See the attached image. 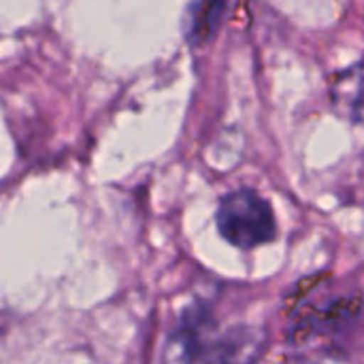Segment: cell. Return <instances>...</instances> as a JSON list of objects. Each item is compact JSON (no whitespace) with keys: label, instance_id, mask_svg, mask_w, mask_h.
<instances>
[{"label":"cell","instance_id":"1","mask_svg":"<svg viewBox=\"0 0 364 364\" xmlns=\"http://www.w3.org/2000/svg\"><path fill=\"white\" fill-rule=\"evenodd\" d=\"M264 350V337L256 328L237 326L222 335L207 305L190 307L171 335L168 364H254Z\"/></svg>","mask_w":364,"mask_h":364},{"label":"cell","instance_id":"2","mask_svg":"<svg viewBox=\"0 0 364 364\" xmlns=\"http://www.w3.org/2000/svg\"><path fill=\"white\" fill-rule=\"evenodd\" d=\"M215 224L220 235L241 250H254L277 237V222L271 205L250 188L228 192L220 198Z\"/></svg>","mask_w":364,"mask_h":364},{"label":"cell","instance_id":"3","mask_svg":"<svg viewBox=\"0 0 364 364\" xmlns=\"http://www.w3.org/2000/svg\"><path fill=\"white\" fill-rule=\"evenodd\" d=\"M363 309V299L360 294H350L343 299L328 301L318 307L305 309V314L299 318L294 331V337L301 341L316 339V337H326V335H337L343 328H348Z\"/></svg>","mask_w":364,"mask_h":364},{"label":"cell","instance_id":"4","mask_svg":"<svg viewBox=\"0 0 364 364\" xmlns=\"http://www.w3.org/2000/svg\"><path fill=\"white\" fill-rule=\"evenodd\" d=\"M328 94L333 109L341 117L364 124V60L337 73L331 81Z\"/></svg>","mask_w":364,"mask_h":364},{"label":"cell","instance_id":"5","mask_svg":"<svg viewBox=\"0 0 364 364\" xmlns=\"http://www.w3.org/2000/svg\"><path fill=\"white\" fill-rule=\"evenodd\" d=\"M226 0H198L192 9L190 19V41L194 45H203L215 36L224 21Z\"/></svg>","mask_w":364,"mask_h":364}]
</instances>
